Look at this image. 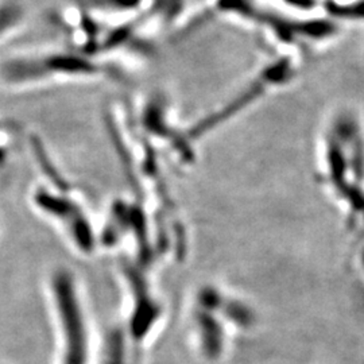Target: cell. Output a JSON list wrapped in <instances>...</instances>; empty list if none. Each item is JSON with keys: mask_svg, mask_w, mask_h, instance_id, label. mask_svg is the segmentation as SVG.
<instances>
[{"mask_svg": "<svg viewBox=\"0 0 364 364\" xmlns=\"http://www.w3.org/2000/svg\"><path fill=\"white\" fill-rule=\"evenodd\" d=\"M52 287L63 335L60 364H87L88 335L73 278L68 272H58Z\"/></svg>", "mask_w": 364, "mask_h": 364, "instance_id": "1", "label": "cell"}, {"mask_svg": "<svg viewBox=\"0 0 364 364\" xmlns=\"http://www.w3.org/2000/svg\"><path fill=\"white\" fill-rule=\"evenodd\" d=\"M99 72L91 58L72 53H53L37 58L11 60L1 66V75L9 82H28L55 76L84 77Z\"/></svg>", "mask_w": 364, "mask_h": 364, "instance_id": "2", "label": "cell"}, {"mask_svg": "<svg viewBox=\"0 0 364 364\" xmlns=\"http://www.w3.org/2000/svg\"><path fill=\"white\" fill-rule=\"evenodd\" d=\"M36 203L39 208L46 210L53 216L60 218L61 220H69L70 232L73 235L78 247L81 250L91 247V234L87 219L81 215V212H78L77 207L70 200L61 196L52 195L48 191L42 189L36 195Z\"/></svg>", "mask_w": 364, "mask_h": 364, "instance_id": "3", "label": "cell"}, {"mask_svg": "<svg viewBox=\"0 0 364 364\" xmlns=\"http://www.w3.org/2000/svg\"><path fill=\"white\" fill-rule=\"evenodd\" d=\"M23 16L22 7L15 1H4L0 4V38L16 26Z\"/></svg>", "mask_w": 364, "mask_h": 364, "instance_id": "4", "label": "cell"}]
</instances>
